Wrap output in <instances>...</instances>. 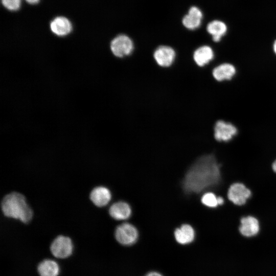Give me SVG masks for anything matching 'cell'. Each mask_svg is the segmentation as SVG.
<instances>
[{"instance_id": "19", "label": "cell", "mask_w": 276, "mask_h": 276, "mask_svg": "<svg viewBox=\"0 0 276 276\" xmlns=\"http://www.w3.org/2000/svg\"><path fill=\"white\" fill-rule=\"evenodd\" d=\"M217 197L213 192H206L201 198V203L206 207L216 208L219 206Z\"/></svg>"}, {"instance_id": "16", "label": "cell", "mask_w": 276, "mask_h": 276, "mask_svg": "<svg viewBox=\"0 0 276 276\" xmlns=\"http://www.w3.org/2000/svg\"><path fill=\"white\" fill-rule=\"evenodd\" d=\"M214 54L213 49L208 45H203L194 52L193 59L199 66H203L213 60Z\"/></svg>"}, {"instance_id": "9", "label": "cell", "mask_w": 276, "mask_h": 276, "mask_svg": "<svg viewBox=\"0 0 276 276\" xmlns=\"http://www.w3.org/2000/svg\"><path fill=\"white\" fill-rule=\"evenodd\" d=\"M259 229V221L254 216H247L241 218L239 231L243 236L252 237L258 233Z\"/></svg>"}, {"instance_id": "14", "label": "cell", "mask_w": 276, "mask_h": 276, "mask_svg": "<svg viewBox=\"0 0 276 276\" xmlns=\"http://www.w3.org/2000/svg\"><path fill=\"white\" fill-rule=\"evenodd\" d=\"M174 236L178 243L182 245L188 244L194 240L195 231L190 224H183L175 230Z\"/></svg>"}, {"instance_id": "12", "label": "cell", "mask_w": 276, "mask_h": 276, "mask_svg": "<svg viewBox=\"0 0 276 276\" xmlns=\"http://www.w3.org/2000/svg\"><path fill=\"white\" fill-rule=\"evenodd\" d=\"M72 28L71 22L64 16L56 17L50 23L52 32L59 36L68 35L72 31Z\"/></svg>"}, {"instance_id": "20", "label": "cell", "mask_w": 276, "mask_h": 276, "mask_svg": "<svg viewBox=\"0 0 276 276\" xmlns=\"http://www.w3.org/2000/svg\"><path fill=\"white\" fill-rule=\"evenodd\" d=\"M21 0H2L3 5L10 11L18 10L21 6Z\"/></svg>"}, {"instance_id": "5", "label": "cell", "mask_w": 276, "mask_h": 276, "mask_svg": "<svg viewBox=\"0 0 276 276\" xmlns=\"http://www.w3.org/2000/svg\"><path fill=\"white\" fill-rule=\"evenodd\" d=\"M73 245L71 239L66 236L60 235L52 242L50 250L53 255L60 259L66 258L72 253Z\"/></svg>"}, {"instance_id": "18", "label": "cell", "mask_w": 276, "mask_h": 276, "mask_svg": "<svg viewBox=\"0 0 276 276\" xmlns=\"http://www.w3.org/2000/svg\"><path fill=\"white\" fill-rule=\"evenodd\" d=\"M37 271L40 276H57L59 267L56 261L45 259L38 264Z\"/></svg>"}, {"instance_id": "2", "label": "cell", "mask_w": 276, "mask_h": 276, "mask_svg": "<svg viewBox=\"0 0 276 276\" xmlns=\"http://www.w3.org/2000/svg\"><path fill=\"white\" fill-rule=\"evenodd\" d=\"M2 211L7 217L18 219L27 223L32 219L33 210L24 195L14 192L6 195L1 203Z\"/></svg>"}, {"instance_id": "24", "label": "cell", "mask_w": 276, "mask_h": 276, "mask_svg": "<svg viewBox=\"0 0 276 276\" xmlns=\"http://www.w3.org/2000/svg\"><path fill=\"white\" fill-rule=\"evenodd\" d=\"M273 49L274 53L276 54V40L274 41L273 44Z\"/></svg>"}, {"instance_id": "13", "label": "cell", "mask_w": 276, "mask_h": 276, "mask_svg": "<svg viewBox=\"0 0 276 276\" xmlns=\"http://www.w3.org/2000/svg\"><path fill=\"white\" fill-rule=\"evenodd\" d=\"M110 216L114 219L123 220L127 219L131 214L130 205L124 201H118L113 203L108 210Z\"/></svg>"}, {"instance_id": "1", "label": "cell", "mask_w": 276, "mask_h": 276, "mask_svg": "<svg viewBox=\"0 0 276 276\" xmlns=\"http://www.w3.org/2000/svg\"><path fill=\"white\" fill-rule=\"evenodd\" d=\"M221 165L213 154L198 158L186 173L182 187L187 194L199 193L217 187L222 181Z\"/></svg>"}, {"instance_id": "7", "label": "cell", "mask_w": 276, "mask_h": 276, "mask_svg": "<svg viewBox=\"0 0 276 276\" xmlns=\"http://www.w3.org/2000/svg\"><path fill=\"white\" fill-rule=\"evenodd\" d=\"M237 132V129L233 124L223 120L216 122L214 126V138L220 142H229Z\"/></svg>"}, {"instance_id": "21", "label": "cell", "mask_w": 276, "mask_h": 276, "mask_svg": "<svg viewBox=\"0 0 276 276\" xmlns=\"http://www.w3.org/2000/svg\"><path fill=\"white\" fill-rule=\"evenodd\" d=\"M145 276H163L160 273L156 271H151Z\"/></svg>"}, {"instance_id": "8", "label": "cell", "mask_w": 276, "mask_h": 276, "mask_svg": "<svg viewBox=\"0 0 276 276\" xmlns=\"http://www.w3.org/2000/svg\"><path fill=\"white\" fill-rule=\"evenodd\" d=\"M153 56L159 65L162 67H168L170 66L174 61L175 52L172 48L162 45L156 49Z\"/></svg>"}, {"instance_id": "10", "label": "cell", "mask_w": 276, "mask_h": 276, "mask_svg": "<svg viewBox=\"0 0 276 276\" xmlns=\"http://www.w3.org/2000/svg\"><path fill=\"white\" fill-rule=\"evenodd\" d=\"M89 198L96 206L103 207L106 206L110 202L111 194L110 190L106 187L99 186L91 190Z\"/></svg>"}, {"instance_id": "6", "label": "cell", "mask_w": 276, "mask_h": 276, "mask_svg": "<svg viewBox=\"0 0 276 276\" xmlns=\"http://www.w3.org/2000/svg\"><path fill=\"white\" fill-rule=\"evenodd\" d=\"M110 49L114 55L118 57H123L132 52L133 43L128 36L121 34L112 39L110 43Z\"/></svg>"}, {"instance_id": "11", "label": "cell", "mask_w": 276, "mask_h": 276, "mask_svg": "<svg viewBox=\"0 0 276 276\" xmlns=\"http://www.w3.org/2000/svg\"><path fill=\"white\" fill-rule=\"evenodd\" d=\"M203 14L201 10L196 6L191 7L182 18V23L184 27L189 30H195L201 24Z\"/></svg>"}, {"instance_id": "3", "label": "cell", "mask_w": 276, "mask_h": 276, "mask_svg": "<svg viewBox=\"0 0 276 276\" xmlns=\"http://www.w3.org/2000/svg\"><path fill=\"white\" fill-rule=\"evenodd\" d=\"M252 195L251 190L240 182L232 183L227 191L228 200L235 205H244Z\"/></svg>"}, {"instance_id": "15", "label": "cell", "mask_w": 276, "mask_h": 276, "mask_svg": "<svg viewBox=\"0 0 276 276\" xmlns=\"http://www.w3.org/2000/svg\"><path fill=\"white\" fill-rule=\"evenodd\" d=\"M236 72L235 66L228 63H224L219 65L213 70V76L217 81L231 80Z\"/></svg>"}, {"instance_id": "17", "label": "cell", "mask_w": 276, "mask_h": 276, "mask_svg": "<svg viewBox=\"0 0 276 276\" xmlns=\"http://www.w3.org/2000/svg\"><path fill=\"white\" fill-rule=\"evenodd\" d=\"M227 30L226 24L219 20H213L206 26L207 32L212 36V39L215 42L219 41L226 34Z\"/></svg>"}, {"instance_id": "23", "label": "cell", "mask_w": 276, "mask_h": 276, "mask_svg": "<svg viewBox=\"0 0 276 276\" xmlns=\"http://www.w3.org/2000/svg\"><path fill=\"white\" fill-rule=\"evenodd\" d=\"M40 0H26V1L30 4H36L39 2Z\"/></svg>"}, {"instance_id": "4", "label": "cell", "mask_w": 276, "mask_h": 276, "mask_svg": "<svg viewBox=\"0 0 276 276\" xmlns=\"http://www.w3.org/2000/svg\"><path fill=\"white\" fill-rule=\"evenodd\" d=\"M114 236L117 241L121 244L129 246L136 242L138 239L139 233L133 225L125 222L116 227Z\"/></svg>"}, {"instance_id": "22", "label": "cell", "mask_w": 276, "mask_h": 276, "mask_svg": "<svg viewBox=\"0 0 276 276\" xmlns=\"http://www.w3.org/2000/svg\"><path fill=\"white\" fill-rule=\"evenodd\" d=\"M271 169L276 174V159H275L271 164Z\"/></svg>"}]
</instances>
